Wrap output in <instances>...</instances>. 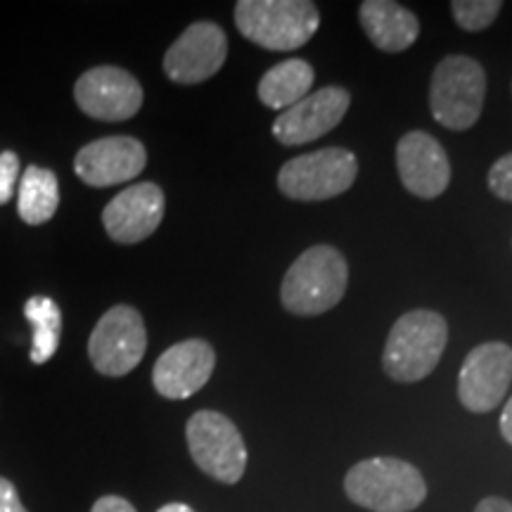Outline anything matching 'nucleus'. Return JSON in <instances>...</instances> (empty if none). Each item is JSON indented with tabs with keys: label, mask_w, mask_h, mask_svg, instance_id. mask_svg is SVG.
Returning <instances> with one entry per match:
<instances>
[{
	"label": "nucleus",
	"mask_w": 512,
	"mask_h": 512,
	"mask_svg": "<svg viewBox=\"0 0 512 512\" xmlns=\"http://www.w3.org/2000/svg\"><path fill=\"white\" fill-rule=\"evenodd\" d=\"M235 24L259 48L287 53L311 41L320 12L311 0H240L235 5Z\"/></svg>",
	"instance_id": "obj_3"
},
{
	"label": "nucleus",
	"mask_w": 512,
	"mask_h": 512,
	"mask_svg": "<svg viewBox=\"0 0 512 512\" xmlns=\"http://www.w3.org/2000/svg\"><path fill=\"white\" fill-rule=\"evenodd\" d=\"M164 219V192L155 183H136L102 211L107 235L119 245H136L150 238Z\"/></svg>",
	"instance_id": "obj_16"
},
{
	"label": "nucleus",
	"mask_w": 512,
	"mask_h": 512,
	"mask_svg": "<svg viewBox=\"0 0 512 512\" xmlns=\"http://www.w3.org/2000/svg\"><path fill=\"white\" fill-rule=\"evenodd\" d=\"M347 285L349 266L342 252L330 245H316L287 268L280 299L297 316H320L342 302Z\"/></svg>",
	"instance_id": "obj_1"
},
{
	"label": "nucleus",
	"mask_w": 512,
	"mask_h": 512,
	"mask_svg": "<svg viewBox=\"0 0 512 512\" xmlns=\"http://www.w3.org/2000/svg\"><path fill=\"white\" fill-rule=\"evenodd\" d=\"M358 176V159L344 147H323L294 157L278 174V188L297 202H323L344 195Z\"/></svg>",
	"instance_id": "obj_6"
},
{
	"label": "nucleus",
	"mask_w": 512,
	"mask_h": 512,
	"mask_svg": "<svg viewBox=\"0 0 512 512\" xmlns=\"http://www.w3.org/2000/svg\"><path fill=\"white\" fill-rule=\"evenodd\" d=\"M0 512H29L19 501L15 486L5 477H0Z\"/></svg>",
	"instance_id": "obj_24"
},
{
	"label": "nucleus",
	"mask_w": 512,
	"mask_h": 512,
	"mask_svg": "<svg viewBox=\"0 0 512 512\" xmlns=\"http://www.w3.org/2000/svg\"><path fill=\"white\" fill-rule=\"evenodd\" d=\"M19 176V157L12 150L0 152V204H8L15 195Z\"/></svg>",
	"instance_id": "obj_23"
},
{
	"label": "nucleus",
	"mask_w": 512,
	"mask_h": 512,
	"mask_svg": "<svg viewBox=\"0 0 512 512\" xmlns=\"http://www.w3.org/2000/svg\"><path fill=\"white\" fill-rule=\"evenodd\" d=\"M76 105L100 121H126L143 107V86L119 67H93L74 86Z\"/></svg>",
	"instance_id": "obj_11"
},
{
	"label": "nucleus",
	"mask_w": 512,
	"mask_h": 512,
	"mask_svg": "<svg viewBox=\"0 0 512 512\" xmlns=\"http://www.w3.org/2000/svg\"><path fill=\"white\" fill-rule=\"evenodd\" d=\"M448 342V325L441 313L415 309L403 313L389 330L382 366L396 382H420L439 366Z\"/></svg>",
	"instance_id": "obj_2"
},
{
	"label": "nucleus",
	"mask_w": 512,
	"mask_h": 512,
	"mask_svg": "<svg viewBox=\"0 0 512 512\" xmlns=\"http://www.w3.org/2000/svg\"><path fill=\"white\" fill-rule=\"evenodd\" d=\"M147 349L143 316L133 306H112L88 339V356L100 375L124 377L136 370Z\"/></svg>",
	"instance_id": "obj_8"
},
{
	"label": "nucleus",
	"mask_w": 512,
	"mask_h": 512,
	"mask_svg": "<svg viewBox=\"0 0 512 512\" xmlns=\"http://www.w3.org/2000/svg\"><path fill=\"white\" fill-rule=\"evenodd\" d=\"M147 164L145 145L131 136L93 140L76 152L74 171L91 188H110L133 181Z\"/></svg>",
	"instance_id": "obj_13"
},
{
	"label": "nucleus",
	"mask_w": 512,
	"mask_h": 512,
	"mask_svg": "<svg viewBox=\"0 0 512 512\" xmlns=\"http://www.w3.org/2000/svg\"><path fill=\"white\" fill-rule=\"evenodd\" d=\"M91 512H138V510L121 496H102L93 503Z\"/></svg>",
	"instance_id": "obj_25"
},
{
	"label": "nucleus",
	"mask_w": 512,
	"mask_h": 512,
	"mask_svg": "<svg viewBox=\"0 0 512 512\" xmlns=\"http://www.w3.org/2000/svg\"><path fill=\"white\" fill-rule=\"evenodd\" d=\"M489 190L498 200L512 202V152L498 159L489 169Z\"/></svg>",
	"instance_id": "obj_22"
},
{
	"label": "nucleus",
	"mask_w": 512,
	"mask_h": 512,
	"mask_svg": "<svg viewBox=\"0 0 512 512\" xmlns=\"http://www.w3.org/2000/svg\"><path fill=\"white\" fill-rule=\"evenodd\" d=\"M216 368V354L204 339H185L157 358L152 384L164 399L183 401L209 382Z\"/></svg>",
	"instance_id": "obj_15"
},
{
	"label": "nucleus",
	"mask_w": 512,
	"mask_h": 512,
	"mask_svg": "<svg viewBox=\"0 0 512 512\" xmlns=\"http://www.w3.org/2000/svg\"><path fill=\"white\" fill-rule=\"evenodd\" d=\"M486 74L467 55H448L434 67L430 81V112L448 131H467L482 117Z\"/></svg>",
	"instance_id": "obj_5"
},
{
	"label": "nucleus",
	"mask_w": 512,
	"mask_h": 512,
	"mask_svg": "<svg viewBox=\"0 0 512 512\" xmlns=\"http://www.w3.org/2000/svg\"><path fill=\"white\" fill-rule=\"evenodd\" d=\"M190 456L204 475L238 484L247 470V446L238 427L223 413L197 411L185 427Z\"/></svg>",
	"instance_id": "obj_7"
},
{
	"label": "nucleus",
	"mask_w": 512,
	"mask_h": 512,
	"mask_svg": "<svg viewBox=\"0 0 512 512\" xmlns=\"http://www.w3.org/2000/svg\"><path fill=\"white\" fill-rule=\"evenodd\" d=\"M226 57V31L214 22H195L166 50L164 74L181 86H195L219 74Z\"/></svg>",
	"instance_id": "obj_10"
},
{
	"label": "nucleus",
	"mask_w": 512,
	"mask_h": 512,
	"mask_svg": "<svg viewBox=\"0 0 512 512\" xmlns=\"http://www.w3.org/2000/svg\"><path fill=\"white\" fill-rule=\"evenodd\" d=\"M313 79H316V74H313L311 64L294 57V60H285L268 69L261 76L256 95L268 110L285 112L309 95Z\"/></svg>",
	"instance_id": "obj_18"
},
{
	"label": "nucleus",
	"mask_w": 512,
	"mask_h": 512,
	"mask_svg": "<svg viewBox=\"0 0 512 512\" xmlns=\"http://www.w3.org/2000/svg\"><path fill=\"white\" fill-rule=\"evenodd\" d=\"M351 95L342 86H325L309 93L290 110L280 112L273 124V136L280 145L297 147L328 136L332 128L342 124L349 112Z\"/></svg>",
	"instance_id": "obj_12"
},
{
	"label": "nucleus",
	"mask_w": 512,
	"mask_h": 512,
	"mask_svg": "<svg viewBox=\"0 0 512 512\" xmlns=\"http://www.w3.org/2000/svg\"><path fill=\"white\" fill-rule=\"evenodd\" d=\"M475 512H512V503L505 501V498L489 496V498H484V501L477 503Z\"/></svg>",
	"instance_id": "obj_26"
},
{
	"label": "nucleus",
	"mask_w": 512,
	"mask_h": 512,
	"mask_svg": "<svg viewBox=\"0 0 512 512\" xmlns=\"http://www.w3.org/2000/svg\"><path fill=\"white\" fill-rule=\"evenodd\" d=\"M503 10L501 0H453L451 12L460 29L484 31L496 22L498 12Z\"/></svg>",
	"instance_id": "obj_21"
},
{
	"label": "nucleus",
	"mask_w": 512,
	"mask_h": 512,
	"mask_svg": "<svg viewBox=\"0 0 512 512\" xmlns=\"http://www.w3.org/2000/svg\"><path fill=\"white\" fill-rule=\"evenodd\" d=\"M396 169L403 188L420 200H434L451 183V162L446 150L425 131H411L399 140Z\"/></svg>",
	"instance_id": "obj_14"
},
{
	"label": "nucleus",
	"mask_w": 512,
	"mask_h": 512,
	"mask_svg": "<svg viewBox=\"0 0 512 512\" xmlns=\"http://www.w3.org/2000/svg\"><path fill=\"white\" fill-rule=\"evenodd\" d=\"M60 207V183L50 169L27 166L19 181L17 214L29 226H43Z\"/></svg>",
	"instance_id": "obj_19"
},
{
	"label": "nucleus",
	"mask_w": 512,
	"mask_h": 512,
	"mask_svg": "<svg viewBox=\"0 0 512 512\" xmlns=\"http://www.w3.org/2000/svg\"><path fill=\"white\" fill-rule=\"evenodd\" d=\"M501 434H503V439L508 441V444L512 446V396H510L508 403H505V408H503V415H501Z\"/></svg>",
	"instance_id": "obj_27"
},
{
	"label": "nucleus",
	"mask_w": 512,
	"mask_h": 512,
	"mask_svg": "<svg viewBox=\"0 0 512 512\" xmlns=\"http://www.w3.org/2000/svg\"><path fill=\"white\" fill-rule=\"evenodd\" d=\"M24 316L31 325V363L43 366L55 356L60 347V332H62V311L50 297H31L24 304Z\"/></svg>",
	"instance_id": "obj_20"
},
{
	"label": "nucleus",
	"mask_w": 512,
	"mask_h": 512,
	"mask_svg": "<svg viewBox=\"0 0 512 512\" xmlns=\"http://www.w3.org/2000/svg\"><path fill=\"white\" fill-rule=\"evenodd\" d=\"M344 491L356 505L373 512H411L427 498V484L418 467L396 458L356 463L347 472Z\"/></svg>",
	"instance_id": "obj_4"
},
{
	"label": "nucleus",
	"mask_w": 512,
	"mask_h": 512,
	"mask_svg": "<svg viewBox=\"0 0 512 512\" xmlns=\"http://www.w3.org/2000/svg\"><path fill=\"white\" fill-rule=\"evenodd\" d=\"M512 384V347L479 344L467 354L458 375V399L467 411L489 413L501 406Z\"/></svg>",
	"instance_id": "obj_9"
},
{
	"label": "nucleus",
	"mask_w": 512,
	"mask_h": 512,
	"mask_svg": "<svg viewBox=\"0 0 512 512\" xmlns=\"http://www.w3.org/2000/svg\"><path fill=\"white\" fill-rule=\"evenodd\" d=\"M157 512H195V510L185 503H169V505H164V508H159Z\"/></svg>",
	"instance_id": "obj_28"
},
{
	"label": "nucleus",
	"mask_w": 512,
	"mask_h": 512,
	"mask_svg": "<svg viewBox=\"0 0 512 512\" xmlns=\"http://www.w3.org/2000/svg\"><path fill=\"white\" fill-rule=\"evenodd\" d=\"M358 19L373 46L382 53H403L420 36L418 17L392 0H366L358 8Z\"/></svg>",
	"instance_id": "obj_17"
}]
</instances>
